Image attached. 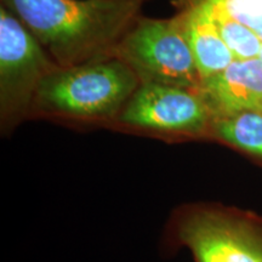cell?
Listing matches in <instances>:
<instances>
[{"instance_id": "cell-1", "label": "cell", "mask_w": 262, "mask_h": 262, "mask_svg": "<svg viewBox=\"0 0 262 262\" xmlns=\"http://www.w3.org/2000/svg\"><path fill=\"white\" fill-rule=\"evenodd\" d=\"M58 67L113 57L145 0H2Z\"/></svg>"}, {"instance_id": "cell-2", "label": "cell", "mask_w": 262, "mask_h": 262, "mask_svg": "<svg viewBox=\"0 0 262 262\" xmlns=\"http://www.w3.org/2000/svg\"><path fill=\"white\" fill-rule=\"evenodd\" d=\"M139 85L134 71L117 57L58 67L39 85L29 116L113 125Z\"/></svg>"}, {"instance_id": "cell-3", "label": "cell", "mask_w": 262, "mask_h": 262, "mask_svg": "<svg viewBox=\"0 0 262 262\" xmlns=\"http://www.w3.org/2000/svg\"><path fill=\"white\" fill-rule=\"evenodd\" d=\"M168 241L185 248L194 262H262V215L217 203L179 206Z\"/></svg>"}, {"instance_id": "cell-4", "label": "cell", "mask_w": 262, "mask_h": 262, "mask_svg": "<svg viewBox=\"0 0 262 262\" xmlns=\"http://www.w3.org/2000/svg\"><path fill=\"white\" fill-rule=\"evenodd\" d=\"M113 57L126 63L140 83L199 89L202 78L180 24L140 17L124 35Z\"/></svg>"}, {"instance_id": "cell-5", "label": "cell", "mask_w": 262, "mask_h": 262, "mask_svg": "<svg viewBox=\"0 0 262 262\" xmlns=\"http://www.w3.org/2000/svg\"><path fill=\"white\" fill-rule=\"evenodd\" d=\"M214 114L199 89L140 83L114 126L166 140L210 139Z\"/></svg>"}, {"instance_id": "cell-6", "label": "cell", "mask_w": 262, "mask_h": 262, "mask_svg": "<svg viewBox=\"0 0 262 262\" xmlns=\"http://www.w3.org/2000/svg\"><path fill=\"white\" fill-rule=\"evenodd\" d=\"M58 68L40 42L5 6L0 9V119L3 133L29 116L39 85Z\"/></svg>"}, {"instance_id": "cell-7", "label": "cell", "mask_w": 262, "mask_h": 262, "mask_svg": "<svg viewBox=\"0 0 262 262\" xmlns=\"http://www.w3.org/2000/svg\"><path fill=\"white\" fill-rule=\"evenodd\" d=\"M214 119L247 111L262 112V61L235 60L199 88Z\"/></svg>"}, {"instance_id": "cell-8", "label": "cell", "mask_w": 262, "mask_h": 262, "mask_svg": "<svg viewBox=\"0 0 262 262\" xmlns=\"http://www.w3.org/2000/svg\"><path fill=\"white\" fill-rule=\"evenodd\" d=\"M176 15L188 42L202 81L227 68L235 61L205 6L196 2H179Z\"/></svg>"}, {"instance_id": "cell-9", "label": "cell", "mask_w": 262, "mask_h": 262, "mask_svg": "<svg viewBox=\"0 0 262 262\" xmlns=\"http://www.w3.org/2000/svg\"><path fill=\"white\" fill-rule=\"evenodd\" d=\"M210 139L237 149L262 165V112L247 111L216 118Z\"/></svg>"}, {"instance_id": "cell-10", "label": "cell", "mask_w": 262, "mask_h": 262, "mask_svg": "<svg viewBox=\"0 0 262 262\" xmlns=\"http://www.w3.org/2000/svg\"><path fill=\"white\" fill-rule=\"evenodd\" d=\"M179 2H196L205 6L221 38L224 39L229 50L233 52L235 60H250L260 56L262 40L247 26L232 18L216 6L206 4L204 2L199 0H179Z\"/></svg>"}, {"instance_id": "cell-11", "label": "cell", "mask_w": 262, "mask_h": 262, "mask_svg": "<svg viewBox=\"0 0 262 262\" xmlns=\"http://www.w3.org/2000/svg\"><path fill=\"white\" fill-rule=\"evenodd\" d=\"M216 6L250 28L262 40V0H199Z\"/></svg>"}, {"instance_id": "cell-12", "label": "cell", "mask_w": 262, "mask_h": 262, "mask_svg": "<svg viewBox=\"0 0 262 262\" xmlns=\"http://www.w3.org/2000/svg\"><path fill=\"white\" fill-rule=\"evenodd\" d=\"M258 58L262 61V48H261V52H260V56H258Z\"/></svg>"}]
</instances>
